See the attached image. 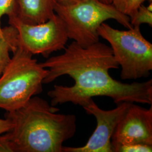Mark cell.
I'll return each instance as SVG.
<instances>
[{
	"mask_svg": "<svg viewBox=\"0 0 152 152\" xmlns=\"http://www.w3.org/2000/svg\"><path fill=\"white\" fill-rule=\"evenodd\" d=\"M113 152H151L152 145L144 144L113 145Z\"/></svg>",
	"mask_w": 152,
	"mask_h": 152,
	"instance_id": "13",
	"label": "cell"
},
{
	"mask_svg": "<svg viewBox=\"0 0 152 152\" xmlns=\"http://www.w3.org/2000/svg\"><path fill=\"white\" fill-rule=\"evenodd\" d=\"M16 16V4L15 0H0V32L2 31L1 19L4 15Z\"/></svg>",
	"mask_w": 152,
	"mask_h": 152,
	"instance_id": "14",
	"label": "cell"
},
{
	"mask_svg": "<svg viewBox=\"0 0 152 152\" xmlns=\"http://www.w3.org/2000/svg\"><path fill=\"white\" fill-rule=\"evenodd\" d=\"M0 76V108L11 112L21 108L42 91L48 70L33 55L18 48Z\"/></svg>",
	"mask_w": 152,
	"mask_h": 152,
	"instance_id": "3",
	"label": "cell"
},
{
	"mask_svg": "<svg viewBox=\"0 0 152 152\" xmlns=\"http://www.w3.org/2000/svg\"><path fill=\"white\" fill-rule=\"evenodd\" d=\"M18 32L12 26L2 28L0 32V76L11 59L10 52H14L18 47Z\"/></svg>",
	"mask_w": 152,
	"mask_h": 152,
	"instance_id": "10",
	"label": "cell"
},
{
	"mask_svg": "<svg viewBox=\"0 0 152 152\" xmlns=\"http://www.w3.org/2000/svg\"><path fill=\"white\" fill-rule=\"evenodd\" d=\"M131 103L123 102L111 110L100 108L93 99L82 106L87 114L96 120V127L87 143L80 147H63V152H113L112 136Z\"/></svg>",
	"mask_w": 152,
	"mask_h": 152,
	"instance_id": "7",
	"label": "cell"
},
{
	"mask_svg": "<svg viewBox=\"0 0 152 152\" xmlns=\"http://www.w3.org/2000/svg\"><path fill=\"white\" fill-rule=\"evenodd\" d=\"M40 64L48 70L43 83H51L64 75L75 81L72 86L55 85L49 91L53 106L72 103L82 107L95 96L109 97L117 104H152V79L131 83L114 80L109 71L118 68L119 65L110 47L99 41L87 47L73 41L65 47L64 53Z\"/></svg>",
	"mask_w": 152,
	"mask_h": 152,
	"instance_id": "1",
	"label": "cell"
},
{
	"mask_svg": "<svg viewBox=\"0 0 152 152\" xmlns=\"http://www.w3.org/2000/svg\"><path fill=\"white\" fill-rule=\"evenodd\" d=\"M104 3L108 4H112V0H99Z\"/></svg>",
	"mask_w": 152,
	"mask_h": 152,
	"instance_id": "18",
	"label": "cell"
},
{
	"mask_svg": "<svg viewBox=\"0 0 152 152\" xmlns=\"http://www.w3.org/2000/svg\"><path fill=\"white\" fill-rule=\"evenodd\" d=\"M112 145L144 144L152 145V105L142 108L131 103L117 125Z\"/></svg>",
	"mask_w": 152,
	"mask_h": 152,
	"instance_id": "8",
	"label": "cell"
},
{
	"mask_svg": "<svg viewBox=\"0 0 152 152\" xmlns=\"http://www.w3.org/2000/svg\"><path fill=\"white\" fill-rule=\"evenodd\" d=\"M34 96L21 108L6 112L12 124L6 136L14 152H63V144L76 131V117Z\"/></svg>",
	"mask_w": 152,
	"mask_h": 152,
	"instance_id": "2",
	"label": "cell"
},
{
	"mask_svg": "<svg viewBox=\"0 0 152 152\" xmlns=\"http://www.w3.org/2000/svg\"><path fill=\"white\" fill-rule=\"evenodd\" d=\"M9 24L17 30L18 47L33 55L48 58L53 53L64 49L69 39L65 24L56 14L38 24H28L15 15L10 16Z\"/></svg>",
	"mask_w": 152,
	"mask_h": 152,
	"instance_id": "6",
	"label": "cell"
},
{
	"mask_svg": "<svg viewBox=\"0 0 152 152\" xmlns=\"http://www.w3.org/2000/svg\"><path fill=\"white\" fill-rule=\"evenodd\" d=\"M12 124L10 120L0 118V135L5 134L11 130Z\"/></svg>",
	"mask_w": 152,
	"mask_h": 152,
	"instance_id": "16",
	"label": "cell"
},
{
	"mask_svg": "<svg viewBox=\"0 0 152 152\" xmlns=\"http://www.w3.org/2000/svg\"><path fill=\"white\" fill-rule=\"evenodd\" d=\"M98 33L110 44L114 59L121 67L122 79L136 80L151 75L152 44L142 36L140 27L121 31L103 23Z\"/></svg>",
	"mask_w": 152,
	"mask_h": 152,
	"instance_id": "5",
	"label": "cell"
},
{
	"mask_svg": "<svg viewBox=\"0 0 152 152\" xmlns=\"http://www.w3.org/2000/svg\"><path fill=\"white\" fill-rule=\"evenodd\" d=\"M16 16L28 24L46 22L54 15L56 0H15Z\"/></svg>",
	"mask_w": 152,
	"mask_h": 152,
	"instance_id": "9",
	"label": "cell"
},
{
	"mask_svg": "<svg viewBox=\"0 0 152 152\" xmlns=\"http://www.w3.org/2000/svg\"><path fill=\"white\" fill-rule=\"evenodd\" d=\"M82 0H56L57 3L61 4V5H71L76 3L77 2H79Z\"/></svg>",
	"mask_w": 152,
	"mask_h": 152,
	"instance_id": "17",
	"label": "cell"
},
{
	"mask_svg": "<svg viewBox=\"0 0 152 152\" xmlns=\"http://www.w3.org/2000/svg\"><path fill=\"white\" fill-rule=\"evenodd\" d=\"M0 152H14L11 142L5 135H0Z\"/></svg>",
	"mask_w": 152,
	"mask_h": 152,
	"instance_id": "15",
	"label": "cell"
},
{
	"mask_svg": "<svg viewBox=\"0 0 152 152\" xmlns=\"http://www.w3.org/2000/svg\"><path fill=\"white\" fill-rule=\"evenodd\" d=\"M148 0H112V4L118 11L130 18Z\"/></svg>",
	"mask_w": 152,
	"mask_h": 152,
	"instance_id": "12",
	"label": "cell"
},
{
	"mask_svg": "<svg viewBox=\"0 0 152 152\" xmlns=\"http://www.w3.org/2000/svg\"><path fill=\"white\" fill-rule=\"evenodd\" d=\"M130 20L132 27H139L142 24H147L152 27V2L147 6L142 4L137 11L130 17Z\"/></svg>",
	"mask_w": 152,
	"mask_h": 152,
	"instance_id": "11",
	"label": "cell"
},
{
	"mask_svg": "<svg viewBox=\"0 0 152 152\" xmlns=\"http://www.w3.org/2000/svg\"><path fill=\"white\" fill-rule=\"evenodd\" d=\"M54 10L64 23L69 39L82 47L99 41L98 28L109 19L116 20L127 29L132 27L129 16L118 11L112 4L99 0H82L67 5L56 3Z\"/></svg>",
	"mask_w": 152,
	"mask_h": 152,
	"instance_id": "4",
	"label": "cell"
}]
</instances>
